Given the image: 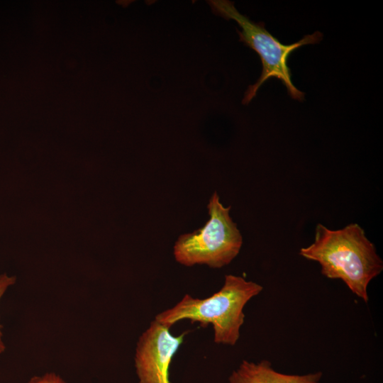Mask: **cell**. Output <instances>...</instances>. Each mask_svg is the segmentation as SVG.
<instances>
[{
  "label": "cell",
  "mask_w": 383,
  "mask_h": 383,
  "mask_svg": "<svg viewBox=\"0 0 383 383\" xmlns=\"http://www.w3.org/2000/svg\"><path fill=\"white\" fill-rule=\"evenodd\" d=\"M299 254L318 262L323 275L341 279L366 303L370 282L383 270V261L374 245L357 223L338 230L318 223L313 243L301 248Z\"/></svg>",
  "instance_id": "cell-1"
},
{
  "label": "cell",
  "mask_w": 383,
  "mask_h": 383,
  "mask_svg": "<svg viewBox=\"0 0 383 383\" xmlns=\"http://www.w3.org/2000/svg\"><path fill=\"white\" fill-rule=\"evenodd\" d=\"M263 287L245 278L228 274L221 289L205 299L185 294L174 306L158 313L155 320L168 326L187 319L201 327L212 325L216 343L235 345L244 323L243 309Z\"/></svg>",
  "instance_id": "cell-2"
},
{
  "label": "cell",
  "mask_w": 383,
  "mask_h": 383,
  "mask_svg": "<svg viewBox=\"0 0 383 383\" xmlns=\"http://www.w3.org/2000/svg\"><path fill=\"white\" fill-rule=\"evenodd\" d=\"M208 4L214 14L226 20H233L239 25L241 28L240 30H237L239 40L257 52L262 62L261 74L254 84L248 87L242 103L244 105L248 104L256 96L260 87L270 78L280 80L291 98L303 101L304 93L294 85L288 60L292 53L300 47L318 43L323 39V34L316 31L296 43L284 45L265 29L264 23H255L248 16L241 14L233 2L228 0H210Z\"/></svg>",
  "instance_id": "cell-3"
},
{
  "label": "cell",
  "mask_w": 383,
  "mask_h": 383,
  "mask_svg": "<svg viewBox=\"0 0 383 383\" xmlns=\"http://www.w3.org/2000/svg\"><path fill=\"white\" fill-rule=\"evenodd\" d=\"M207 207L209 219L204 226L181 235L174 243V257L182 265L221 268L230 264L240 250L243 237L230 216L231 206H223L214 192Z\"/></svg>",
  "instance_id": "cell-4"
},
{
  "label": "cell",
  "mask_w": 383,
  "mask_h": 383,
  "mask_svg": "<svg viewBox=\"0 0 383 383\" xmlns=\"http://www.w3.org/2000/svg\"><path fill=\"white\" fill-rule=\"evenodd\" d=\"M171 327L154 320L140 336L134 357L139 383H170L172 360L187 333L174 336Z\"/></svg>",
  "instance_id": "cell-5"
},
{
  "label": "cell",
  "mask_w": 383,
  "mask_h": 383,
  "mask_svg": "<svg viewBox=\"0 0 383 383\" xmlns=\"http://www.w3.org/2000/svg\"><path fill=\"white\" fill-rule=\"evenodd\" d=\"M321 372L305 374H288L277 372L272 363L262 360L258 362L243 360L233 371L228 383H322Z\"/></svg>",
  "instance_id": "cell-6"
},
{
  "label": "cell",
  "mask_w": 383,
  "mask_h": 383,
  "mask_svg": "<svg viewBox=\"0 0 383 383\" xmlns=\"http://www.w3.org/2000/svg\"><path fill=\"white\" fill-rule=\"evenodd\" d=\"M16 277L15 276L8 275L6 273L0 274V300L6 290L16 283ZM0 324V354L5 350V344L3 340V333Z\"/></svg>",
  "instance_id": "cell-7"
},
{
  "label": "cell",
  "mask_w": 383,
  "mask_h": 383,
  "mask_svg": "<svg viewBox=\"0 0 383 383\" xmlns=\"http://www.w3.org/2000/svg\"><path fill=\"white\" fill-rule=\"evenodd\" d=\"M28 383H66L64 379L55 373H46L41 376H35Z\"/></svg>",
  "instance_id": "cell-8"
}]
</instances>
